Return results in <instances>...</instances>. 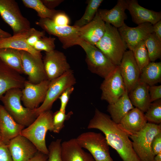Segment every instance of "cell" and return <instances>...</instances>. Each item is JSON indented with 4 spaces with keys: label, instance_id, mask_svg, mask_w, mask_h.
I'll return each mask as SVG.
<instances>
[{
    "label": "cell",
    "instance_id": "obj_42",
    "mask_svg": "<svg viewBox=\"0 0 161 161\" xmlns=\"http://www.w3.org/2000/svg\"><path fill=\"white\" fill-rule=\"evenodd\" d=\"M45 32L35 30V31L27 39L26 42L30 46L33 47L38 41L45 36Z\"/></svg>",
    "mask_w": 161,
    "mask_h": 161
},
{
    "label": "cell",
    "instance_id": "obj_17",
    "mask_svg": "<svg viewBox=\"0 0 161 161\" xmlns=\"http://www.w3.org/2000/svg\"><path fill=\"white\" fill-rule=\"evenodd\" d=\"M7 145L13 161H28L38 151L30 141L21 134L11 139Z\"/></svg>",
    "mask_w": 161,
    "mask_h": 161
},
{
    "label": "cell",
    "instance_id": "obj_46",
    "mask_svg": "<svg viewBox=\"0 0 161 161\" xmlns=\"http://www.w3.org/2000/svg\"><path fill=\"white\" fill-rule=\"evenodd\" d=\"M153 32L161 40V20L152 25Z\"/></svg>",
    "mask_w": 161,
    "mask_h": 161
},
{
    "label": "cell",
    "instance_id": "obj_43",
    "mask_svg": "<svg viewBox=\"0 0 161 161\" xmlns=\"http://www.w3.org/2000/svg\"><path fill=\"white\" fill-rule=\"evenodd\" d=\"M151 146L155 156L161 152V133L157 135L154 138Z\"/></svg>",
    "mask_w": 161,
    "mask_h": 161
},
{
    "label": "cell",
    "instance_id": "obj_37",
    "mask_svg": "<svg viewBox=\"0 0 161 161\" xmlns=\"http://www.w3.org/2000/svg\"><path fill=\"white\" fill-rule=\"evenodd\" d=\"M61 139L51 142L49 146L47 161H63L61 155Z\"/></svg>",
    "mask_w": 161,
    "mask_h": 161
},
{
    "label": "cell",
    "instance_id": "obj_32",
    "mask_svg": "<svg viewBox=\"0 0 161 161\" xmlns=\"http://www.w3.org/2000/svg\"><path fill=\"white\" fill-rule=\"evenodd\" d=\"M150 62H155L161 57V40L153 33L144 41Z\"/></svg>",
    "mask_w": 161,
    "mask_h": 161
},
{
    "label": "cell",
    "instance_id": "obj_38",
    "mask_svg": "<svg viewBox=\"0 0 161 161\" xmlns=\"http://www.w3.org/2000/svg\"><path fill=\"white\" fill-rule=\"evenodd\" d=\"M56 25L60 26L69 25L70 20L68 16L64 11L58 10L52 19Z\"/></svg>",
    "mask_w": 161,
    "mask_h": 161
},
{
    "label": "cell",
    "instance_id": "obj_20",
    "mask_svg": "<svg viewBox=\"0 0 161 161\" xmlns=\"http://www.w3.org/2000/svg\"><path fill=\"white\" fill-rule=\"evenodd\" d=\"M35 29L31 28L29 30L6 38H0V49L11 48L27 52L37 58H42L41 52L38 51L29 46L27 39L35 31Z\"/></svg>",
    "mask_w": 161,
    "mask_h": 161
},
{
    "label": "cell",
    "instance_id": "obj_45",
    "mask_svg": "<svg viewBox=\"0 0 161 161\" xmlns=\"http://www.w3.org/2000/svg\"><path fill=\"white\" fill-rule=\"evenodd\" d=\"M48 155L38 151L28 161H47Z\"/></svg>",
    "mask_w": 161,
    "mask_h": 161
},
{
    "label": "cell",
    "instance_id": "obj_19",
    "mask_svg": "<svg viewBox=\"0 0 161 161\" xmlns=\"http://www.w3.org/2000/svg\"><path fill=\"white\" fill-rule=\"evenodd\" d=\"M127 10L132 21L138 25L145 23L153 25L161 20V12L145 8L140 6L137 0H126Z\"/></svg>",
    "mask_w": 161,
    "mask_h": 161
},
{
    "label": "cell",
    "instance_id": "obj_15",
    "mask_svg": "<svg viewBox=\"0 0 161 161\" xmlns=\"http://www.w3.org/2000/svg\"><path fill=\"white\" fill-rule=\"evenodd\" d=\"M118 66L128 93L139 81L141 73L132 51H126Z\"/></svg>",
    "mask_w": 161,
    "mask_h": 161
},
{
    "label": "cell",
    "instance_id": "obj_34",
    "mask_svg": "<svg viewBox=\"0 0 161 161\" xmlns=\"http://www.w3.org/2000/svg\"><path fill=\"white\" fill-rule=\"evenodd\" d=\"M133 53L141 71L150 62L144 41L140 44L133 52Z\"/></svg>",
    "mask_w": 161,
    "mask_h": 161
},
{
    "label": "cell",
    "instance_id": "obj_30",
    "mask_svg": "<svg viewBox=\"0 0 161 161\" xmlns=\"http://www.w3.org/2000/svg\"><path fill=\"white\" fill-rule=\"evenodd\" d=\"M103 0H89L87 1V6L82 17L75 23L74 26L81 27L89 23L94 18Z\"/></svg>",
    "mask_w": 161,
    "mask_h": 161
},
{
    "label": "cell",
    "instance_id": "obj_28",
    "mask_svg": "<svg viewBox=\"0 0 161 161\" xmlns=\"http://www.w3.org/2000/svg\"><path fill=\"white\" fill-rule=\"evenodd\" d=\"M139 81L149 86L161 82V62H150L141 71Z\"/></svg>",
    "mask_w": 161,
    "mask_h": 161
},
{
    "label": "cell",
    "instance_id": "obj_1",
    "mask_svg": "<svg viewBox=\"0 0 161 161\" xmlns=\"http://www.w3.org/2000/svg\"><path fill=\"white\" fill-rule=\"evenodd\" d=\"M87 128L101 131L109 146L116 151L123 161H141L133 148L130 133L114 122L109 115L96 109Z\"/></svg>",
    "mask_w": 161,
    "mask_h": 161
},
{
    "label": "cell",
    "instance_id": "obj_3",
    "mask_svg": "<svg viewBox=\"0 0 161 161\" xmlns=\"http://www.w3.org/2000/svg\"><path fill=\"white\" fill-rule=\"evenodd\" d=\"M104 35L95 46L115 66H119L127 48L117 28L106 23Z\"/></svg>",
    "mask_w": 161,
    "mask_h": 161
},
{
    "label": "cell",
    "instance_id": "obj_6",
    "mask_svg": "<svg viewBox=\"0 0 161 161\" xmlns=\"http://www.w3.org/2000/svg\"><path fill=\"white\" fill-rule=\"evenodd\" d=\"M80 145L87 149L95 161H114L110 156L109 146L101 133L89 131L76 138Z\"/></svg>",
    "mask_w": 161,
    "mask_h": 161
},
{
    "label": "cell",
    "instance_id": "obj_13",
    "mask_svg": "<svg viewBox=\"0 0 161 161\" xmlns=\"http://www.w3.org/2000/svg\"><path fill=\"white\" fill-rule=\"evenodd\" d=\"M127 48L132 52L137 46L153 33L152 24L145 23L131 27L124 23L117 29Z\"/></svg>",
    "mask_w": 161,
    "mask_h": 161
},
{
    "label": "cell",
    "instance_id": "obj_8",
    "mask_svg": "<svg viewBox=\"0 0 161 161\" xmlns=\"http://www.w3.org/2000/svg\"><path fill=\"white\" fill-rule=\"evenodd\" d=\"M76 83V79L71 69L50 81L44 101L40 106L33 109L37 117L44 112L50 110L53 103L62 93L68 87L73 86Z\"/></svg>",
    "mask_w": 161,
    "mask_h": 161
},
{
    "label": "cell",
    "instance_id": "obj_2",
    "mask_svg": "<svg viewBox=\"0 0 161 161\" xmlns=\"http://www.w3.org/2000/svg\"><path fill=\"white\" fill-rule=\"evenodd\" d=\"M53 114L50 110L41 113L32 124L23 129L20 134L30 141L38 151L47 155L49 151L45 137L48 131H53Z\"/></svg>",
    "mask_w": 161,
    "mask_h": 161
},
{
    "label": "cell",
    "instance_id": "obj_5",
    "mask_svg": "<svg viewBox=\"0 0 161 161\" xmlns=\"http://www.w3.org/2000/svg\"><path fill=\"white\" fill-rule=\"evenodd\" d=\"M160 133L161 124L147 123L140 131L130 133L133 148L141 161H154L151 143L154 138Z\"/></svg>",
    "mask_w": 161,
    "mask_h": 161
},
{
    "label": "cell",
    "instance_id": "obj_33",
    "mask_svg": "<svg viewBox=\"0 0 161 161\" xmlns=\"http://www.w3.org/2000/svg\"><path fill=\"white\" fill-rule=\"evenodd\" d=\"M148 123L161 124V99L151 103L145 114Z\"/></svg>",
    "mask_w": 161,
    "mask_h": 161
},
{
    "label": "cell",
    "instance_id": "obj_9",
    "mask_svg": "<svg viewBox=\"0 0 161 161\" xmlns=\"http://www.w3.org/2000/svg\"><path fill=\"white\" fill-rule=\"evenodd\" d=\"M0 15L12 29L13 35L31 28L30 21L23 16L18 4L14 0H0Z\"/></svg>",
    "mask_w": 161,
    "mask_h": 161
},
{
    "label": "cell",
    "instance_id": "obj_47",
    "mask_svg": "<svg viewBox=\"0 0 161 161\" xmlns=\"http://www.w3.org/2000/svg\"><path fill=\"white\" fill-rule=\"evenodd\" d=\"M11 36L10 33L3 30L0 28V38L9 37Z\"/></svg>",
    "mask_w": 161,
    "mask_h": 161
},
{
    "label": "cell",
    "instance_id": "obj_12",
    "mask_svg": "<svg viewBox=\"0 0 161 161\" xmlns=\"http://www.w3.org/2000/svg\"><path fill=\"white\" fill-rule=\"evenodd\" d=\"M43 61L47 79L50 81L71 69L65 55L57 50L45 52Z\"/></svg>",
    "mask_w": 161,
    "mask_h": 161
},
{
    "label": "cell",
    "instance_id": "obj_26",
    "mask_svg": "<svg viewBox=\"0 0 161 161\" xmlns=\"http://www.w3.org/2000/svg\"><path fill=\"white\" fill-rule=\"evenodd\" d=\"M147 123L144 113L134 107L125 115L120 124L124 129L132 133L140 131Z\"/></svg>",
    "mask_w": 161,
    "mask_h": 161
},
{
    "label": "cell",
    "instance_id": "obj_25",
    "mask_svg": "<svg viewBox=\"0 0 161 161\" xmlns=\"http://www.w3.org/2000/svg\"><path fill=\"white\" fill-rule=\"evenodd\" d=\"M149 86L139 81L128 93L133 105L144 113L146 112L151 103L149 92Z\"/></svg>",
    "mask_w": 161,
    "mask_h": 161
},
{
    "label": "cell",
    "instance_id": "obj_22",
    "mask_svg": "<svg viewBox=\"0 0 161 161\" xmlns=\"http://www.w3.org/2000/svg\"><path fill=\"white\" fill-rule=\"evenodd\" d=\"M106 27V23L101 18L97 12L91 22L79 28L80 38L95 46L104 35Z\"/></svg>",
    "mask_w": 161,
    "mask_h": 161
},
{
    "label": "cell",
    "instance_id": "obj_21",
    "mask_svg": "<svg viewBox=\"0 0 161 161\" xmlns=\"http://www.w3.org/2000/svg\"><path fill=\"white\" fill-rule=\"evenodd\" d=\"M25 127L17 123L0 104L1 141L7 145L12 139L20 134Z\"/></svg>",
    "mask_w": 161,
    "mask_h": 161
},
{
    "label": "cell",
    "instance_id": "obj_10",
    "mask_svg": "<svg viewBox=\"0 0 161 161\" xmlns=\"http://www.w3.org/2000/svg\"><path fill=\"white\" fill-rule=\"evenodd\" d=\"M36 24L49 34L58 37L64 49L78 45L81 40L79 28L74 25L58 26L49 18L40 19Z\"/></svg>",
    "mask_w": 161,
    "mask_h": 161
},
{
    "label": "cell",
    "instance_id": "obj_44",
    "mask_svg": "<svg viewBox=\"0 0 161 161\" xmlns=\"http://www.w3.org/2000/svg\"><path fill=\"white\" fill-rule=\"evenodd\" d=\"M44 4L48 9L54 10L64 1L63 0H41Z\"/></svg>",
    "mask_w": 161,
    "mask_h": 161
},
{
    "label": "cell",
    "instance_id": "obj_49",
    "mask_svg": "<svg viewBox=\"0 0 161 161\" xmlns=\"http://www.w3.org/2000/svg\"><path fill=\"white\" fill-rule=\"evenodd\" d=\"M1 140V135H0V140Z\"/></svg>",
    "mask_w": 161,
    "mask_h": 161
},
{
    "label": "cell",
    "instance_id": "obj_11",
    "mask_svg": "<svg viewBox=\"0 0 161 161\" xmlns=\"http://www.w3.org/2000/svg\"><path fill=\"white\" fill-rule=\"evenodd\" d=\"M104 79L100 87L102 91L101 99L106 101L109 104L113 103L126 91L118 66H116Z\"/></svg>",
    "mask_w": 161,
    "mask_h": 161
},
{
    "label": "cell",
    "instance_id": "obj_48",
    "mask_svg": "<svg viewBox=\"0 0 161 161\" xmlns=\"http://www.w3.org/2000/svg\"><path fill=\"white\" fill-rule=\"evenodd\" d=\"M154 161H161V152L155 156Z\"/></svg>",
    "mask_w": 161,
    "mask_h": 161
},
{
    "label": "cell",
    "instance_id": "obj_29",
    "mask_svg": "<svg viewBox=\"0 0 161 161\" xmlns=\"http://www.w3.org/2000/svg\"><path fill=\"white\" fill-rule=\"evenodd\" d=\"M0 59L9 67L20 74L24 73L20 50L11 48L1 49Z\"/></svg>",
    "mask_w": 161,
    "mask_h": 161
},
{
    "label": "cell",
    "instance_id": "obj_16",
    "mask_svg": "<svg viewBox=\"0 0 161 161\" xmlns=\"http://www.w3.org/2000/svg\"><path fill=\"white\" fill-rule=\"evenodd\" d=\"M24 73L28 81L34 84L47 80L42 58L36 57L26 51L20 50Z\"/></svg>",
    "mask_w": 161,
    "mask_h": 161
},
{
    "label": "cell",
    "instance_id": "obj_39",
    "mask_svg": "<svg viewBox=\"0 0 161 161\" xmlns=\"http://www.w3.org/2000/svg\"><path fill=\"white\" fill-rule=\"evenodd\" d=\"M73 86L66 89L58 97L60 101V107L59 110L66 112V108L72 93L74 90Z\"/></svg>",
    "mask_w": 161,
    "mask_h": 161
},
{
    "label": "cell",
    "instance_id": "obj_27",
    "mask_svg": "<svg viewBox=\"0 0 161 161\" xmlns=\"http://www.w3.org/2000/svg\"><path fill=\"white\" fill-rule=\"evenodd\" d=\"M134 108L126 91L115 102L109 104L107 111L112 120L116 123L120 124L125 115Z\"/></svg>",
    "mask_w": 161,
    "mask_h": 161
},
{
    "label": "cell",
    "instance_id": "obj_31",
    "mask_svg": "<svg viewBox=\"0 0 161 161\" xmlns=\"http://www.w3.org/2000/svg\"><path fill=\"white\" fill-rule=\"evenodd\" d=\"M22 1L26 7L35 10L40 19L49 18L52 20L58 10L48 9L41 0H22Z\"/></svg>",
    "mask_w": 161,
    "mask_h": 161
},
{
    "label": "cell",
    "instance_id": "obj_7",
    "mask_svg": "<svg viewBox=\"0 0 161 161\" xmlns=\"http://www.w3.org/2000/svg\"><path fill=\"white\" fill-rule=\"evenodd\" d=\"M78 45L86 53L85 61L91 72L104 78L116 66L95 46L82 40Z\"/></svg>",
    "mask_w": 161,
    "mask_h": 161
},
{
    "label": "cell",
    "instance_id": "obj_24",
    "mask_svg": "<svg viewBox=\"0 0 161 161\" xmlns=\"http://www.w3.org/2000/svg\"><path fill=\"white\" fill-rule=\"evenodd\" d=\"M127 10L126 0H118L114 6L110 10L98 9L97 13L105 23L118 29L125 23L127 18L125 11Z\"/></svg>",
    "mask_w": 161,
    "mask_h": 161
},
{
    "label": "cell",
    "instance_id": "obj_4",
    "mask_svg": "<svg viewBox=\"0 0 161 161\" xmlns=\"http://www.w3.org/2000/svg\"><path fill=\"white\" fill-rule=\"evenodd\" d=\"M21 89L13 88L7 91L0 101L9 114L17 123L27 127L37 117L32 110L23 106L21 103Z\"/></svg>",
    "mask_w": 161,
    "mask_h": 161
},
{
    "label": "cell",
    "instance_id": "obj_36",
    "mask_svg": "<svg viewBox=\"0 0 161 161\" xmlns=\"http://www.w3.org/2000/svg\"><path fill=\"white\" fill-rule=\"evenodd\" d=\"M55 38L45 36L38 41L33 48L38 51H44L46 52H49L55 49Z\"/></svg>",
    "mask_w": 161,
    "mask_h": 161
},
{
    "label": "cell",
    "instance_id": "obj_41",
    "mask_svg": "<svg viewBox=\"0 0 161 161\" xmlns=\"http://www.w3.org/2000/svg\"><path fill=\"white\" fill-rule=\"evenodd\" d=\"M0 161H13L7 145L0 140Z\"/></svg>",
    "mask_w": 161,
    "mask_h": 161
},
{
    "label": "cell",
    "instance_id": "obj_35",
    "mask_svg": "<svg viewBox=\"0 0 161 161\" xmlns=\"http://www.w3.org/2000/svg\"><path fill=\"white\" fill-rule=\"evenodd\" d=\"M71 111L67 114L59 110L53 114L52 118L53 131L58 133L64 126V122L68 120L73 114Z\"/></svg>",
    "mask_w": 161,
    "mask_h": 161
},
{
    "label": "cell",
    "instance_id": "obj_40",
    "mask_svg": "<svg viewBox=\"0 0 161 161\" xmlns=\"http://www.w3.org/2000/svg\"><path fill=\"white\" fill-rule=\"evenodd\" d=\"M149 92L151 103L161 99V85L149 86Z\"/></svg>",
    "mask_w": 161,
    "mask_h": 161
},
{
    "label": "cell",
    "instance_id": "obj_14",
    "mask_svg": "<svg viewBox=\"0 0 161 161\" xmlns=\"http://www.w3.org/2000/svg\"><path fill=\"white\" fill-rule=\"evenodd\" d=\"M50 81L46 80L34 84L26 80L21 89V101L24 106L32 110L38 108L44 100Z\"/></svg>",
    "mask_w": 161,
    "mask_h": 161
},
{
    "label": "cell",
    "instance_id": "obj_23",
    "mask_svg": "<svg viewBox=\"0 0 161 161\" xmlns=\"http://www.w3.org/2000/svg\"><path fill=\"white\" fill-rule=\"evenodd\" d=\"M61 151L63 161H95L89 153L83 149L76 138L61 143Z\"/></svg>",
    "mask_w": 161,
    "mask_h": 161
},
{
    "label": "cell",
    "instance_id": "obj_18",
    "mask_svg": "<svg viewBox=\"0 0 161 161\" xmlns=\"http://www.w3.org/2000/svg\"><path fill=\"white\" fill-rule=\"evenodd\" d=\"M26 80L0 59V101L4 94L13 88L23 89Z\"/></svg>",
    "mask_w": 161,
    "mask_h": 161
}]
</instances>
